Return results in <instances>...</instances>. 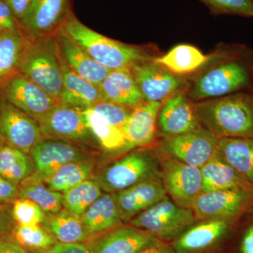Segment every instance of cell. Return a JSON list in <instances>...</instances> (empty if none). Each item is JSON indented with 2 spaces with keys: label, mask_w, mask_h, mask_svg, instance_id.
Wrapping results in <instances>:
<instances>
[{
  "label": "cell",
  "mask_w": 253,
  "mask_h": 253,
  "mask_svg": "<svg viewBox=\"0 0 253 253\" xmlns=\"http://www.w3.org/2000/svg\"><path fill=\"white\" fill-rule=\"evenodd\" d=\"M3 145H4V143H3V141H1V139H0V149H1V147H2Z\"/></svg>",
  "instance_id": "7dc6e473"
},
{
  "label": "cell",
  "mask_w": 253,
  "mask_h": 253,
  "mask_svg": "<svg viewBox=\"0 0 253 253\" xmlns=\"http://www.w3.org/2000/svg\"><path fill=\"white\" fill-rule=\"evenodd\" d=\"M229 222L215 219L193 226L179 236L173 246L175 253H197L208 249L224 236Z\"/></svg>",
  "instance_id": "cb8c5ba5"
},
{
  "label": "cell",
  "mask_w": 253,
  "mask_h": 253,
  "mask_svg": "<svg viewBox=\"0 0 253 253\" xmlns=\"http://www.w3.org/2000/svg\"><path fill=\"white\" fill-rule=\"evenodd\" d=\"M19 23L4 0H0V32L19 28Z\"/></svg>",
  "instance_id": "ab89813d"
},
{
  "label": "cell",
  "mask_w": 253,
  "mask_h": 253,
  "mask_svg": "<svg viewBox=\"0 0 253 253\" xmlns=\"http://www.w3.org/2000/svg\"><path fill=\"white\" fill-rule=\"evenodd\" d=\"M68 0H33L19 26L26 36H54L68 15Z\"/></svg>",
  "instance_id": "e0dca14e"
},
{
  "label": "cell",
  "mask_w": 253,
  "mask_h": 253,
  "mask_svg": "<svg viewBox=\"0 0 253 253\" xmlns=\"http://www.w3.org/2000/svg\"><path fill=\"white\" fill-rule=\"evenodd\" d=\"M216 153L253 186V138H221Z\"/></svg>",
  "instance_id": "4316f807"
},
{
  "label": "cell",
  "mask_w": 253,
  "mask_h": 253,
  "mask_svg": "<svg viewBox=\"0 0 253 253\" xmlns=\"http://www.w3.org/2000/svg\"><path fill=\"white\" fill-rule=\"evenodd\" d=\"M42 253H93L87 243L63 244L58 242L51 249Z\"/></svg>",
  "instance_id": "60d3db41"
},
{
  "label": "cell",
  "mask_w": 253,
  "mask_h": 253,
  "mask_svg": "<svg viewBox=\"0 0 253 253\" xmlns=\"http://www.w3.org/2000/svg\"><path fill=\"white\" fill-rule=\"evenodd\" d=\"M19 187L0 175V204H13L18 198Z\"/></svg>",
  "instance_id": "f35d334b"
},
{
  "label": "cell",
  "mask_w": 253,
  "mask_h": 253,
  "mask_svg": "<svg viewBox=\"0 0 253 253\" xmlns=\"http://www.w3.org/2000/svg\"><path fill=\"white\" fill-rule=\"evenodd\" d=\"M89 109L94 110L95 112L103 116L108 122L123 131L133 110L132 108L124 105L105 100L100 101Z\"/></svg>",
  "instance_id": "74e56055"
},
{
  "label": "cell",
  "mask_w": 253,
  "mask_h": 253,
  "mask_svg": "<svg viewBox=\"0 0 253 253\" xmlns=\"http://www.w3.org/2000/svg\"><path fill=\"white\" fill-rule=\"evenodd\" d=\"M99 86L105 101L132 109L146 102L130 68L111 70Z\"/></svg>",
  "instance_id": "7402d4cb"
},
{
  "label": "cell",
  "mask_w": 253,
  "mask_h": 253,
  "mask_svg": "<svg viewBox=\"0 0 253 253\" xmlns=\"http://www.w3.org/2000/svg\"><path fill=\"white\" fill-rule=\"evenodd\" d=\"M63 194V206L70 212L81 217L86 210L102 196V189L94 180L83 181Z\"/></svg>",
  "instance_id": "836d02e7"
},
{
  "label": "cell",
  "mask_w": 253,
  "mask_h": 253,
  "mask_svg": "<svg viewBox=\"0 0 253 253\" xmlns=\"http://www.w3.org/2000/svg\"><path fill=\"white\" fill-rule=\"evenodd\" d=\"M54 36L64 62L79 76L99 86L111 70L95 61L85 50L61 30L56 32Z\"/></svg>",
  "instance_id": "44dd1931"
},
{
  "label": "cell",
  "mask_w": 253,
  "mask_h": 253,
  "mask_svg": "<svg viewBox=\"0 0 253 253\" xmlns=\"http://www.w3.org/2000/svg\"><path fill=\"white\" fill-rule=\"evenodd\" d=\"M245 51L212 63L189 84L188 96L194 102L245 91L253 84V55Z\"/></svg>",
  "instance_id": "7a4b0ae2"
},
{
  "label": "cell",
  "mask_w": 253,
  "mask_h": 253,
  "mask_svg": "<svg viewBox=\"0 0 253 253\" xmlns=\"http://www.w3.org/2000/svg\"><path fill=\"white\" fill-rule=\"evenodd\" d=\"M253 206V190L228 189L202 193L191 209L196 220L229 221Z\"/></svg>",
  "instance_id": "30bf717a"
},
{
  "label": "cell",
  "mask_w": 253,
  "mask_h": 253,
  "mask_svg": "<svg viewBox=\"0 0 253 253\" xmlns=\"http://www.w3.org/2000/svg\"><path fill=\"white\" fill-rule=\"evenodd\" d=\"M203 178L202 193L228 189L253 190L217 153L201 168Z\"/></svg>",
  "instance_id": "484cf974"
},
{
  "label": "cell",
  "mask_w": 253,
  "mask_h": 253,
  "mask_svg": "<svg viewBox=\"0 0 253 253\" xmlns=\"http://www.w3.org/2000/svg\"><path fill=\"white\" fill-rule=\"evenodd\" d=\"M115 194L124 221H130L168 196L161 177L143 181Z\"/></svg>",
  "instance_id": "d6986e66"
},
{
  "label": "cell",
  "mask_w": 253,
  "mask_h": 253,
  "mask_svg": "<svg viewBox=\"0 0 253 253\" xmlns=\"http://www.w3.org/2000/svg\"><path fill=\"white\" fill-rule=\"evenodd\" d=\"M60 30L95 61L110 70L131 68L136 63L156 57L141 46L124 44L93 31L72 14L68 15Z\"/></svg>",
  "instance_id": "3957f363"
},
{
  "label": "cell",
  "mask_w": 253,
  "mask_h": 253,
  "mask_svg": "<svg viewBox=\"0 0 253 253\" xmlns=\"http://www.w3.org/2000/svg\"><path fill=\"white\" fill-rule=\"evenodd\" d=\"M18 187V198L32 200L47 214L56 213L62 210V193L46 188L41 183L21 182Z\"/></svg>",
  "instance_id": "e575fe53"
},
{
  "label": "cell",
  "mask_w": 253,
  "mask_h": 253,
  "mask_svg": "<svg viewBox=\"0 0 253 253\" xmlns=\"http://www.w3.org/2000/svg\"></svg>",
  "instance_id": "c3c4849f"
},
{
  "label": "cell",
  "mask_w": 253,
  "mask_h": 253,
  "mask_svg": "<svg viewBox=\"0 0 253 253\" xmlns=\"http://www.w3.org/2000/svg\"><path fill=\"white\" fill-rule=\"evenodd\" d=\"M81 218L92 237L121 226L123 221L115 193H107L100 196Z\"/></svg>",
  "instance_id": "d4e9b609"
},
{
  "label": "cell",
  "mask_w": 253,
  "mask_h": 253,
  "mask_svg": "<svg viewBox=\"0 0 253 253\" xmlns=\"http://www.w3.org/2000/svg\"><path fill=\"white\" fill-rule=\"evenodd\" d=\"M219 140L217 136L201 126L184 134L163 137L158 144L157 152L201 168L215 154Z\"/></svg>",
  "instance_id": "52a82bcc"
},
{
  "label": "cell",
  "mask_w": 253,
  "mask_h": 253,
  "mask_svg": "<svg viewBox=\"0 0 253 253\" xmlns=\"http://www.w3.org/2000/svg\"><path fill=\"white\" fill-rule=\"evenodd\" d=\"M4 1L12 11L15 17L19 21L31 6L33 0H4Z\"/></svg>",
  "instance_id": "ee69618b"
},
{
  "label": "cell",
  "mask_w": 253,
  "mask_h": 253,
  "mask_svg": "<svg viewBox=\"0 0 253 253\" xmlns=\"http://www.w3.org/2000/svg\"><path fill=\"white\" fill-rule=\"evenodd\" d=\"M62 68L63 87L61 102L86 109L104 100L99 86L74 72L63 59Z\"/></svg>",
  "instance_id": "603a6c76"
},
{
  "label": "cell",
  "mask_w": 253,
  "mask_h": 253,
  "mask_svg": "<svg viewBox=\"0 0 253 253\" xmlns=\"http://www.w3.org/2000/svg\"><path fill=\"white\" fill-rule=\"evenodd\" d=\"M0 96L37 121L60 102L20 73L0 85Z\"/></svg>",
  "instance_id": "8fae6325"
},
{
  "label": "cell",
  "mask_w": 253,
  "mask_h": 253,
  "mask_svg": "<svg viewBox=\"0 0 253 253\" xmlns=\"http://www.w3.org/2000/svg\"><path fill=\"white\" fill-rule=\"evenodd\" d=\"M241 253H253V225L244 234L241 245Z\"/></svg>",
  "instance_id": "bcb514c9"
},
{
  "label": "cell",
  "mask_w": 253,
  "mask_h": 253,
  "mask_svg": "<svg viewBox=\"0 0 253 253\" xmlns=\"http://www.w3.org/2000/svg\"><path fill=\"white\" fill-rule=\"evenodd\" d=\"M201 126L219 139L253 138V94L240 91L195 102Z\"/></svg>",
  "instance_id": "6da1fadb"
},
{
  "label": "cell",
  "mask_w": 253,
  "mask_h": 253,
  "mask_svg": "<svg viewBox=\"0 0 253 253\" xmlns=\"http://www.w3.org/2000/svg\"><path fill=\"white\" fill-rule=\"evenodd\" d=\"M157 238L133 226H119L91 238L87 244L93 253H139Z\"/></svg>",
  "instance_id": "ac0fdd59"
},
{
  "label": "cell",
  "mask_w": 253,
  "mask_h": 253,
  "mask_svg": "<svg viewBox=\"0 0 253 253\" xmlns=\"http://www.w3.org/2000/svg\"><path fill=\"white\" fill-rule=\"evenodd\" d=\"M161 105L162 103L145 102L133 109L123 129L126 142L123 150L144 147L155 140Z\"/></svg>",
  "instance_id": "ffe728a7"
},
{
  "label": "cell",
  "mask_w": 253,
  "mask_h": 253,
  "mask_svg": "<svg viewBox=\"0 0 253 253\" xmlns=\"http://www.w3.org/2000/svg\"><path fill=\"white\" fill-rule=\"evenodd\" d=\"M86 123L100 146L106 151L123 150L125 146L124 133L108 122L94 110H84Z\"/></svg>",
  "instance_id": "1f68e13d"
},
{
  "label": "cell",
  "mask_w": 253,
  "mask_h": 253,
  "mask_svg": "<svg viewBox=\"0 0 253 253\" xmlns=\"http://www.w3.org/2000/svg\"><path fill=\"white\" fill-rule=\"evenodd\" d=\"M11 214L16 224L26 226L41 225L46 217L36 202L26 198H18L13 203Z\"/></svg>",
  "instance_id": "d590c367"
},
{
  "label": "cell",
  "mask_w": 253,
  "mask_h": 253,
  "mask_svg": "<svg viewBox=\"0 0 253 253\" xmlns=\"http://www.w3.org/2000/svg\"><path fill=\"white\" fill-rule=\"evenodd\" d=\"M15 224L11 208L9 209L6 205L0 204V238L10 236Z\"/></svg>",
  "instance_id": "b9f144b4"
},
{
  "label": "cell",
  "mask_w": 253,
  "mask_h": 253,
  "mask_svg": "<svg viewBox=\"0 0 253 253\" xmlns=\"http://www.w3.org/2000/svg\"><path fill=\"white\" fill-rule=\"evenodd\" d=\"M0 253H33L27 251L10 236L0 238Z\"/></svg>",
  "instance_id": "7bdbcfd3"
},
{
  "label": "cell",
  "mask_w": 253,
  "mask_h": 253,
  "mask_svg": "<svg viewBox=\"0 0 253 253\" xmlns=\"http://www.w3.org/2000/svg\"><path fill=\"white\" fill-rule=\"evenodd\" d=\"M43 137L36 120L0 96V139L4 144L29 154Z\"/></svg>",
  "instance_id": "4fadbf2b"
},
{
  "label": "cell",
  "mask_w": 253,
  "mask_h": 253,
  "mask_svg": "<svg viewBox=\"0 0 253 253\" xmlns=\"http://www.w3.org/2000/svg\"><path fill=\"white\" fill-rule=\"evenodd\" d=\"M84 110L60 101L38 121L43 136L70 143L91 144L96 141L86 123Z\"/></svg>",
  "instance_id": "ba28073f"
},
{
  "label": "cell",
  "mask_w": 253,
  "mask_h": 253,
  "mask_svg": "<svg viewBox=\"0 0 253 253\" xmlns=\"http://www.w3.org/2000/svg\"><path fill=\"white\" fill-rule=\"evenodd\" d=\"M139 253H175V252L173 248L166 243L163 242V240L156 239L154 243Z\"/></svg>",
  "instance_id": "f6af8a7d"
},
{
  "label": "cell",
  "mask_w": 253,
  "mask_h": 253,
  "mask_svg": "<svg viewBox=\"0 0 253 253\" xmlns=\"http://www.w3.org/2000/svg\"><path fill=\"white\" fill-rule=\"evenodd\" d=\"M30 154L36 173L22 182L41 183L64 165L87 161V154L77 146L68 141L49 138L40 141Z\"/></svg>",
  "instance_id": "5bb4252c"
},
{
  "label": "cell",
  "mask_w": 253,
  "mask_h": 253,
  "mask_svg": "<svg viewBox=\"0 0 253 253\" xmlns=\"http://www.w3.org/2000/svg\"><path fill=\"white\" fill-rule=\"evenodd\" d=\"M41 225L54 236L58 242L63 244L87 243L92 238L86 230L81 217L66 209L46 214Z\"/></svg>",
  "instance_id": "83f0119b"
},
{
  "label": "cell",
  "mask_w": 253,
  "mask_h": 253,
  "mask_svg": "<svg viewBox=\"0 0 253 253\" xmlns=\"http://www.w3.org/2000/svg\"><path fill=\"white\" fill-rule=\"evenodd\" d=\"M159 157L161 179L168 196L177 206L191 209L195 200L202 194L201 168L163 155L159 154Z\"/></svg>",
  "instance_id": "9c48e42d"
},
{
  "label": "cell",
  "mask_w": 253,
  "mask_h": 253,
  "mask_svg": "<svg viewBox=\"0 0 253 253\" xmlns=\"http://www.w3.org/2000/svg\"><path fill=\"white\" fill-rule=\"evenodd\" d=\"M92 170L88 161L70 163L58 168L44 181L49 189L64 193L89 179Z\"/></svg>",
  "instance_id": "4dcf8cb0"
},
{
  "label": "cell",
  "mask_w": 253,
  "mask_h": 253,
  "mask_svg": "<svg viewBox=\"0 0 253 253\" xmlns=\"http://www.w3.org/2000/svg\"><path fill=\"white\" fill-rule=\"evenodd\" d=\"M161 177L157 151L139 150L126 155L100 172L94 181L102 191L118 193L151 179Z\"/></svg>",
  "instance_id": "5b68a950"
},
{
  "label": "cell",
  "mask_w": 253,
  "mask_h": 253,
  "mask_svg": "<svg viewBox=\"0 0 253 253\" xmlns=\"http://www.w3.org/2000/svg\"><path fill=\"white\" fill-rule=\"evenodd\" d=\"M214 15L253 18V0H199Z\"/></svg>",
  "instance_id": "8d00e7d4"
},
{
  "label": "cell",
  "mask_w": 253,
  "mask_h": 253,
  "mask_svg": "<svg viewBox=\"0 0 253 253\" xmlns=\"http://www.w3.org/2000/svg\"><path fill=\"white\" fill-rule=\"evenodd\" d=\"M154 59L130 68L146 102L163 103L177 91L188 89L189 84L184 77L173 74Z\"/></svg>",
  "instance_id": "7c38bea8"
},
{
  "label": "cell",
  "mask_w": 253,
  "mask_h": 253,
  "mask_svg": "<svg viewBox=\"0 0 253 253\" xmlns=\"http://www.w3.org/2000/svg\"><path fill=\"white\" fill-rule=\"evenodd\" d=\"M244 51L246 49L242 46H226L214 54H205L196 46L181 44L174 46L163 56H156L154 60L173 74L184 77L203 71L212 63Z\"/></svg>",
  "instance_id": "9a60e30c"
},
{
  "label": "cell",
  "mask_w": 253,
  "mask_h": 253,
  "mask_svg": "<svg viewBox=\"0 0 253 253\" xmlns=\"http://www.w3.org/2000/svg\"><path fill=\"white\" fill-rule=\"evenodd\" d=\"M196 220L192 209L177 206L168 196L128 222L158 239L170 240L182 234Z\"/></svg>",
  "instance_id": "8992f818"
},
{
  "label": "cell",
  "mask_w": 253,
  "mask_h": 253,
  "mask_svg": "<svg viewBox=\"0 0 253 253\" xmlns=\"http://www.w3.org/2000/svg\"><path fill=\"white\" fill-rule=\"evenodd\" d=\"M158 126L163 137L184 134L202 126L187 89L177 91L163 101L158 113Z\"/></svg>",
  "instance_id": "2e32d148"
},
{
  "label": "cell",
  "mask_w": 253,
  "mask_h": 253,
  "mask_svg": "<svg viewBox=\"0 0 253 253\" xmlns=\"http://www.w3.org/2000/svg\"><path fill=\"white\" fill-rule=\"evenodd\" d=\"M18 73L60 101L63 87L62 59L54 35L26 36Z\"/></svg>",
  "instance_id": "277c9868"
},
{
  "label": "cell",
  "mask_w": 253,
  "mask_h": 253,
  "mask_svg": "<svg viewBox=\"0 0 253 253\" xmlns=\"http://www.w3.org/2000/svg\"><path fill=\"white\" fill-rule=\"evenodd\" d=\"M10 237L23 249L33 253L45 252L57 244V240L41 225L15 224Z\"/></svg>",
  "instance_id": "d6a6232c"
},
{
  "label": "cell",
  "mask_w": 253,
  "mask_h": 253,
  "mask_svg": "<svg viewBox=\"0 0 253 253\" xmlns=\"http://www.w3.org/2000/svg\"><path fill=\"white\" fill-rule=\"evenodd\" d=\"M27 155L4 144L0 149V175L19 186L33 172V163Z\"/></svg>",
  "instance_id": "f546056e"
},
{
  "label": "cell",
  "mask_w": 253,
  "mask_h": 253,
  "mask_svg": "<svg viewBox=\"0 0 253 253\" xmlns=\"http://www.w3.org/2000/svg\"><path fill=\"white\" fill-rule=\"evenodd\" d=\"M26 41L20 27L0 32V85L18 73Z\"/></svg>",
  "instance_id": "f1b7e54d"
}]
</instances>
